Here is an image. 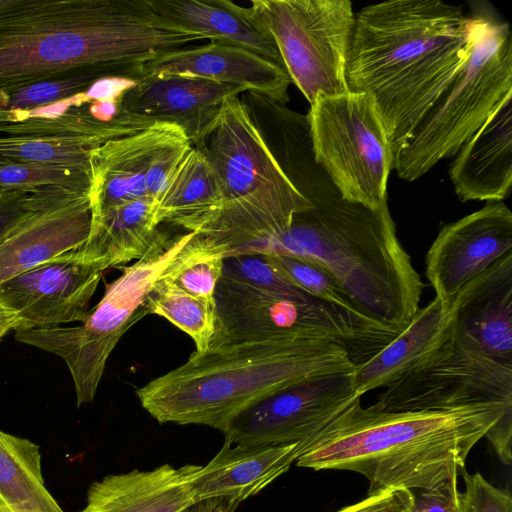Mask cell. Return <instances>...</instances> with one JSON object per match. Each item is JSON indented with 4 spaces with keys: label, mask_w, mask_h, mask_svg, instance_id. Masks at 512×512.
Instances as JSON below:
<instances>
[{
    "label": "cell",
    "mask_w": 512,
    "mask_h": 512,
    "mask_svg": "<svg viewBox=\"0 0 512 512\" xmlns=\"http://www.w3.org/2000/svg\"><path fill=\"white\" fill-rule=\"evenodd\" d=\"M199 40L148 0H0V91L84 70L139 72Z\"/></svg>",
    "instance_id": "1"
},
{
    "label": "cell",
    "mask_w": 512,
    "mask_h": 512,
    "mask_svg": "<svg viewBox=\"0 0 512 512\" xmlns=\"http://www.w3.org/2000/svg\"><path fill=\"white\" fill-rule=\"evenodd\" d=\"M472 15L441 0H389L355 14L349 91L375 102L394 155L469 55Z\"/></svg>",
    "instance_id": "2"
},
{
    "label": "cell",
    "mask_w": 512,
    "mask_h": 512,
    "mask_svg": "<svg viewBox=\"0 0 512 512\" xmlns=\"http://www.w3.org/2000/svg\"><path fill=\"white\" fill-rule=\"evenodd\" d=\"M502 417H512V403L390 412L364 408L358 396L299 443L295 462L360 473L369 481L368 495L426 489L453 473L462 476L471 449Z\"/></svg>",
    "instance_id": "3"
},
{
    "label": "cell",
    "mask_w": 512,
    "mask_h": 512,
    "mask_svg": "<svg viewBox=\"0 0 512 512\" xmlns=\"http://www.w3.org/2000/svg\"><path fill=\"white\" fill-rule=\"evenodd\" d=\"M308 200L313 207L296 215L286 234L229 255L277 254L314 262L362 315L401 333L419 309L424 284L397 237L388 205L372 210L343 199L336 187Z\"/></svg>",
    "instance_id": "4"
},
{
    "label": "cell",
    "mask_w": 512,
    "mask_h": 512,
    "mask_svg": "<svg viewBox=\"0 0 512 512\" xmlns=\"http://www.w3.org/2000/svg\"><path fill=\"white\" fill-rule=\"evenodd\" d=\"M355 368L348 352L330 342L295 337L249 341L194 351L136 395L159 423L205 425L223 432L235 415L272 392Z\"/></svg>",
    "instance_id": "5"
},
{
    "label": "cell",
    "mask_w": 512,
    "mask_h": 512,
    "mask_svg": "<svg viewBox=\"0 0 512 512\" xmlns=\"http://www.w3.org/2000/svg\"><path fill=\"white\" fill-rule=\"evenodd\" d=\"M200 149L216 172L220 204L193 233L227 248L228 254L283 236L296 215L313 207L273 155L238 95L226 99Z\"/></svg>",
    "instance_id": "6"
},
{
    "label": "cell",
    "mask_w": 512,
    "mask_h": 512,
    "mask_svg": "<svg viewBox=\"0 0 512 512\" xmlns=\"http://www.w3.org/2000/svg\"><path fill=\"white\" fill-rule=\"evenodd\" d=\"M469 55L446 89L394 155L399 178L413 182L440 160L455 156L512 97V35L488 8L473 13Z\"/></svg>",
    "instance_id": "7"
},
{
    "label": "cell",
    "mask_w": 512,
    "mask_h": 512,
    "mask_svg": "<svg viewBox=\"0 0 512 512\" xmlns=\"http://www.w3.org/2000/svg\"><path fill=\"white\" fill-rule=\"evenodd\" d=\"M216 329L209 348L295 337L344 348L357 366L399 333L317 298L294 299L222 275L214 293Z\"/></svg>",
    "instance_id": "8"
},
{
    "label": "cell",
    "mask_w": 512,
    "mask_h": 512,
    "mask_svg": "<svg viewBox=\"0 0 512 512\" xmlns=\"http://www.w3.org/2000/svg\"><path fill=\"white\" fill-rule=\"evenodd\" d=\"M193 235L168 236L144 257L122 268V274L106 285L104 296L81 325L16 331L17 341L65 361L78 407L93 401L112 350L127 329L147 314L143 305L150 289Z\"/></svg>",
    "instance_id": "9"
},
{
    "label": "cell",
    "mask_w": 512,
    "mask_h": 512,
    "mask_svg": "<svg viewBox=\"0 0 512 512\" xmlns=\"http://www.w3.org/2000/svg\"><path fill=\"white\" fill-rule=\"evenodd\" d=\"M237 11L275 43L289 78L311 103L349 91L355 14L349 0H252Z\"/></svg>",
    "instance_id": "10"
},
{
    "label": "cell",
    "mask_w": 512,
    "mask_h": 512,
    "mask_svg": "<svg viewBox=\"0 0 512 512\" xmlns=\"http://www.w3.org/2000/svg\"><path fill=\"white\" fill-rule=\"evenodd\" d=\"M306 118L315 162L341 197L372 210L387 204L394 153L372 97L318 95Z\"/></svg>",
    "instance_id": "11"
},
{
    "label": "cell",
    "mask_w": 512,
    "mask_h": 512,
    "mask_svg": "<svg viewBox=\"0 0 512 512\" xmlns=\"http://www.w3.org/2000/svg\"><path fill=\"white\" fill-rule=\"evenodd\" d=\"M449 312L436 339L379 395L373 404L376 408L391 412L512 403V366L496 361L463 339Z\"/></svg>",
    "instance_id": "12"
},
{
    "label": "cell",
    "mask_w": 512,
    "mask_h": 512,
    "mask_svg": "<svg viewBox=\"0 0 512 512\" xmlns=\"http://www.w3.org/2000/svg\"><path fill=\"white\" fill-rule=\"evenodd\" d=\"M352 373L306 379L255 401L227 424L224 441L231 444L301 443L317 433L356 397Z\"/></svg>",
    "instance_id": "13"
},
{
    "label": "cell",
    "mask_w": 512,
    "mask_h": 512,
    "mask_svg": "<svg viewBox=\"0 0 512 512\" xmlns=\"http://www.w3.org/2000/svg\"><path fill=\"white\" fill-rule=\"evenodd\" d=\"M76 250L0 283V305L16 315L15 332L85 320L103 270L82 260Z\"/></svg>",
    "instance_id": "14"
},
{
    "label": "cell",
    "mask_w": 512,
    "mask_h": 512,
    "mask_svg": "<svg viewBox=\"0 0 512 512\" xmlns=\"http://www.w3.org/2000/svg\"><path fill=\"white\" fill-rule=\"evenodd\" d=\"M512 213L503 201L445 224L427 251L426 277L444 310L459 290L512 252Z\"/></svg>",
    "instance_id": "15"
},
{
    "label": "cell",
    "mask_w": 512,
    "mask_h": 512,
    "mask_svg": "<svg viewBox=\"0 0 512 512\" xmlns=\"http://www.w3.org/2000/svg\"><path fill=\"white\" fill-rule=\"evenodd\" d=\"M241 92V88L195 76L145 74L121 92L118 108L152 123L176 125L193 147L202 148L226 99Z\"/></svg>",
    "instance_id": "16"
},
{
    "label": "cell",
    "mask_w": 512,
    "mask_h": 512,
    "mask_svg": "<svg viewBox=\"0 0 512 512\" xmlns=\"http://www.w3.org/2000/svg\"><path fill=\"white\" fill-rule=\"evenodd\" d=\"M179 130L156 122L135 133L113 138L90 153L89 199L92 220L129 202L148 197L146 178L163 145Z\"/></svg>",
    "instance_id": "17"
},
{
    "label": "cell",
    "mask_w": 512,
    "mask_h": 512,
    "mask_svg": "<svg viewBox=\"0 0 512 512\" xmlns=\"http://www.w3.org/2000/svg\"><path fill=\"white\" fill-rule=\"evenodd\" d=\"M140 76L174 73L204 78L264 95L281 104L291 83L285 68L242 47L210 42L180 48L144 63Z\"/></svg>",
    "instance_id": "18"
},
{
    "label": "cell",
    "mask_w": 512,
    "mask_h": 512,
    "mask_svg": "<svg viewBox=\"0 0 512 512\" xmlns=\"http://www.w3.org/2000/svg\"><path fill=\"white\" fill-rule=\"evenodd\" d=\"M449 310L463 339L512 366V252L467 282Z\"/></svg>",
    "instance_id": "19"
},
{
    "label": "cell",
    "mask_w": 512,
    "mask_h": 512,
    "mask_svg": "<svg viewBox=\"0 0 512 512\" xmlns=\"http://www.w3.org/2000/svg\"><path fill=\"white\" fill-rule=\"evenodd\" d=\"M91 221L89 195L30 217L0 242V283L81 247L89 236Z\"/></svg>",
    "instance_id": "20"
},
{
    "label": "cell",
    "mask_w": 512,
    "mask_h": 512,
    "mask_svg": "<svg viewBox=\"0 0 512 512\" xmlns=\"http://www.w3.org/2000/svg\"><path fill=\"white\" fill-rule=\"evenodd\" d=\"M463 201H503L512 184V97L507 98L456 154L449 170Z\"/></svg>",
    "instance_id": "21"
},
{
    "label": "cell",
    "mask_w": 512,
    "mask_h": 512,
    "mask_svg": "<svg viewBox=\"0 0 512 512\" xmlns=\"http://www.w3.org/2000/svg\"><path fill=\"white\" fill-rule=\"evenodd\" d=\"M200 467L163 464L105 476L91 484L79 512H183L196 503L193 481Z\"/></svg>",
    "instance_id": "22"
},
{
    "label": "cell",
    "mask_w": 512,
    "mask_h": 512,
    "mask_svg": "<svg viewBox=\"0 0 512 512\" xmlns=\"http://www.w3.org/2000/svg\"><path fill=\"white\" fill-rule=\"evenodd\" d=\"M299 455V443L244 446L224 441L195 475L196 502L224 498L236 508L287 472Z\"/></svg>",
    "instance_id": "23"
},
{
    "label": "cell",
    "mask_w": 512,
    "mask_h": 512,
    "mask_svg": "<svg viewBox=\"0 0 512 512\" xmlns=\"http://www.w3.org/2000/svg\"><path fill=\"white\" fill-rule=\"evenodd\" d=\"M172 29L211 42L242 47L283 65L274 41L236 9L229 0H148Z\"/></svg>",
    "instance_id": "24"
},
{
    "label": "cell",
    "mask_w": 512,
    "mask_h": 512,
    "mask_svg": "<svg viewBox=\"0 0 512 512\" xmlns=\"http://www.w3.org/2000/svg\"><path fill=\"white\" fill-rule=\"evenodd\" d=\"M155 219V201L144 197L119 206L91 221L85 243L76 251L103 271L139 260L168 235Z\"/></svg>",
    "instance_id": "25"
},
{
    "label": "cell",
    "mask_w": 512,
    "mask_h": 512,
    "mask_svg": "<svg viewBox=\"0 0 512 512\" xmlns=\"http://www.w3.org/2000/svg\"><path fill=\"white\" fill-rule=\"evenodd\" d=\"M220 204L216 172L205 152L192 147L169 178L155 204V219L196 232Z\"/></svg>",
    "instance_id": "26"
},
{
    "label": "cell",
    "mask_w": 512,
    "mask_h": 512,
    "mask_svg": "<svg viewBox=\"0 0 512 512\" xmlns=\"http://www.w3.org/2000/svg\"><path fill=\"white\" fill-rule=\"evenodd\" d=\"M450 312L435 297L419 308L410 324L384 348L352 372L353 384L361 396L398 380L436 339Z\"/></svg>",
    "instance_id": "27"
},
{
    "label": "cell",
    "mask_w": 512,
    "mask_h": 512,
    "mask_svg": "<svg viewBox=\"0 0 512 512\" xmlns=\"http://www.w3.org/2000/svg\"><path fill=\"white\" fill-rule=\"evenodd\" d=\"M0 510L64 512L45 486L40 447L0 430Z\"/></svg>",
    "instance_id": "28"
},
{
    "label": "cell",
    "mask_w": 512,
    "mask_h": 512,
    "mask_svg": "<svg viewBox=\"0 0 512 512\" xmlns=\"http://www.w3.org/2000/svg\"><path fill=\"white\" fill-rule=\"evenodd\" d=\"M143 308L169 320L189 335L197 352L206 351L216 329L215 301L194 296L170 280L159 277L150 289Z\"/></svg>",
    "instance_id": "29"
},
{
    "label": "cell",
    "mask_w": 512,
    "mask_h": 512,
    "mask_svg": "<svg viewBox=\"0 0 512 512\" xmlns=\"http://www.w3.org/2000/svg\"><path fill=\"white\" fill-rule=\"evenodd\" d=\"M107 141L88 136H2L0 157L22 162L89 170L91 151Z\"/></svg>",
    "instance_id": "30"
},
{
    "label": "cell",
    "mask_w": 512,
    "mask_h": 512,
    "mask_svg": "<svg viewBox=\"0 0 512 512\" xmlns=\"http://www.w3.org/2000/svg\"><path fill=\"white\" fill-rule=\"evenodd\" d=\"M114 75L102 70L70 72L0 91V129L26 113L88 90L97 81Z\"/></svg>",
    "instance_id": "31"
},
{
    "label": "cell",
    "mask_w": 512,
    "mask_h": 512,
    "mask_svg": "<svg viewBox=\"0 0 512 512\" xmlns=\"http://www.w3.org/2000/svg\"><path fill=\"white\" fill-rule=\"evenodd\" d=\"M228 252L227 248L194 234L161 277L194 296L214 301L216 285L223 272V260Z\"/></svg>",
    "instance_id": "32"
},
{
    "label": "cell",
    "mask_w": 512,
    "mask_h": 512,
    "mask_svg": "<svg viewBox=\"0 0 512 512\" xmlns=\"http://www.w3.org/2000/svg\"><path fill=\"white\" fill-rule=\"evenodd\" d=\"M90 184L89 170L22 163L0 157V187L31 190L59 188L89 194Z\"/></svg>",
    "instance_id": "33"
},
{
    "label": "cell",
    "mask_w": 512,
    "mask_h": 512,
    "mask_svg": "<svg viewBox=\"0 0 512 512\" xmlns=\"http://www.w3.org/2000/svg\"><path fill=\"white\" fill-rule=\"evenodd\" d=\"M265 255L271 264L297 288L317 299L362 315L330 273L321 266L294 256Z\"/></svg>",
    "instance_id": "34"
},
{
    "label": "cell",
    "mask_w": 512,
    "mask_h": 512,
    "mask_svg": "<svg viewBox=\"0 0 512 512\" xmlns=\"http://www.w3.org/2000/svg\"><path fill=\"white\" fill-rule=\"evenodd\" d=\"M222 275L278 295L299 300L313 298L292 284L271 264L265 254L241 253L226 256Z\"/></svg>",
    "instance_id": "35"
},
{
    "label": "cell",
    "mask_w": 512,
    "mask_h": 512,
    "mask_svg": "<svg viewBox=\"0 0 512 512\" xmlns=\"http://www.w3.org/2000/svg\"><path fill=\"white\" fill-rule=\"evenodd\" d=\"M81 195L87 194L59 188L0 187V242L38 212Z\"/></svg>",
    "instance_id": "36"
},
{
    "label": "cell",
    "mask_w": 512,
    "mask_h": 512,
    "mask_svg": "<svg viewBox=\"0 0 512 512\" xmlns=\"http://www.w3.org/2000/svg\"><path fill=\"white\" fill-rule=\"evenodd\" d=\"M458 476L453 473L429 488L411 490L410 512H466V496L458 489Z\"/></svg>",
    "instance_id": "37"
},
{
    "label": "cell",
    "mask_w": 512,
    "mask_h": 512,
    "mask_svg": "<svg viewBox=\"0 0 512 512\" xmlns=\"http://www.w3.org/2000/svg\"><path fill=\"white\" fill-rule=\"evenodd\" d=\"M465 481L466 512H512V497L508 489L489 483L480 473L462 474Z\"/></svg>",
    "instance_id": "38"
},
{
    "label": "cell",
    "mask_w": 512,
    "mask_h": 512,
    "mask_svg": "<svg viewBox=\"0 0 512 512\" xmlns=\"http://www.w3.org/2000/svg\"><path fill=\"white\" fill-rule=\"evenodd\" d=\"M412 491L405 488L382 490L336 512H410Z\"/></svg>",
    "instance_id": "39"
},
{
    "label": "cell",
    "mask_w": 512,
    "mask_h": 512,
    "mask_svg": "<svg viewBox=\"0 0 512 512\" xmlns=\"http://www.w3.org/2000/svg\"><path fill=\"white\" fill-rule=\"evenodd\" d=\"M235 509L224 498H210L194 503L187 512H234Z\"/></svg>",
    "instance_id": "40"
},
{
    "label": "cell",
    "mask_w": 512,
    "mask_h": 512,
    "mask_svg": "<svg viewBox=\"0 0 512 512\" xmlns=\"http://www.w3.org/2000/svg\"><path fill=\"white\" fill-rule=\"evenodd\" d=\"M0 326H11L14 331L17 326L16 315L2 305H0Z\"/></svg>",
    "instance_id": "41"
},
{
    "label": "cell",
    "mask_w": 512,
    "mask_h": 512,
    "mask_svg": "<svg viewBox=\"0 0 512 512\" xmlns=\"http://www.w3.org/2000/svg\"><path fill=\"white\" fill-rule=\"evenodd\" d=\"M11 330H13L11 326H0V339Z\"/></svg>",
    "instance_id": "42"
},
{
    "label": "cell",
    "mask_w": 512,
    "mask_h": 512,
    "mask_svg": "<svg viewBox=\"0 0 512 512\" xmlns=\"http://www.w3.org/2000/svg\"><path fill=\"white\" fill-rule=\"evenodd\" d=\"M183 512H187V509L185 511H183Z\"/></svg>",
    "instance_id": "43"
},
{
    "label": "cell",
    "mask_w": 512,
    "mask_h": 512,
    "mask_svg": "<svg viewBox=\"0 0 512 512\" xmlns=\"http://www.w3.org/2000/svg\"><path fill=\"white\" fill-rule=\"evenodd\" d=\"M0 512H3L2 510H0Z\"/></svg>",
    "instance_id": "44"
}]
</instances>
